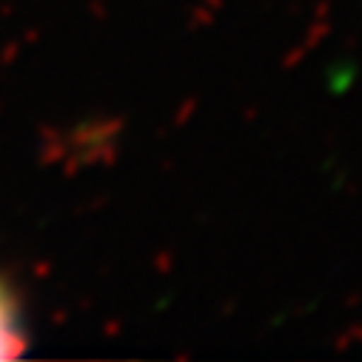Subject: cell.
<instances>
[{
	"label": "cell",
	"instance_id": "cell-1",
	"mask_svg": "<svg viewBox=\"0 0 362 362\" xmlns=\"http://www.w3.org/2000/svg\"><path fill=\"white\" fill-rule=\"evenodd\" d=\"M23 325L12 291L0 280V359H12L23 351Z\"/></svg>",
	"mask_w": 362,
	"mask_h": 362
}]
</instances>
